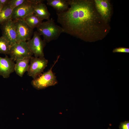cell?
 <instances>
[{
    "instance_id": "8992f818",
    "label": "cell",
    "mask_w": 129,
    "mask_h": 129,
    "mask_svg": "<svg viewBox=\"0 0 129 129\" xmlns=\"http://www.w3.org/2000/svg\"><path fill=\"white\" fill-rule=\"evenodd\" d=\"M28 70L27 75L33 79L40 75L47 66L48 60L44 57H31Z\"/></svg>"
},
{
    "instance_id": "44dd1931",
    "label": "cell",
    "mask_w": 129,
    "mask_h": 129,
    "mask_svg": "<svg viewBox=\"0 0 129 129\" xmlns=\"http://www.w3.org/2000/svg\"><path fill=\"white\" fill-rule=\"evenodd\" d=\"M10 0H0V5L3 7L9 4Z\"/></svg>"
},
{
    "instance_id": "4fadbf2b",
    "label": "cell",
    "mask_w": 129,
    "mask_h": 129,
    "mask_svg": "<svg viewBox=\"0 0 129 129\" xmlns=\"http://www.w3.org/2000/svg\"><path fill=\"white\" fill-rule=\"evenodd\" d=\"M31 58H25L16 61L15 65L14 71L19 76L22 77L24 73L27 71Z\"/></svg>"
},
{
    "instance_id": "5b68a950",
    "label": "cell",
    "mask_w": 129,
    "mask_h": 129,
    "mask_svg": "<svg viewBox=\"0 0 129 129\" xmlns=\"http://www.w3.org/2000/svg\"><path fill=\"white\" fill-rule=\"evenodd\" d=\"M33 34V38L27 42L28 47L35 57H44L43 49L46 43L42 39L37 31L34 32Z\"/></svg>"
},
{
    "instance_id": "30bf717a",
    "label": "cell",
    "mask_w": 129,
    "mask_h": 129,
    "mask_svg": "<svg viewBox=\"0 0 129 129\" xmlns=\"http://www.w3.org/2000/svg\"><path fill=\"white\" fill-rule=\"evenodd\" d=\"M97 11L104 21L109 23L111 17V7L108 0H94Z\"/></svg>"
},
{
    "instance_id": "3957f363",
    "label": "cell",
    "mask_w": 129,
    "mask_h": 129,
    "mask_svg": "<svg viewBox=\"0 0 129 129\" xmlns=\"http://www.w3.org/2000/svg\"><path fill=\"white\" fill-rule=\"evenodd\" d=\"M59 57H58L49 70L32 81L31 83L34 87L37 90L42 89L57 84L58 82L56 77L52 69L58 61Z\"/></svg>"
},
{
    "instance_id": "52a82bcc",
    "label": "cell",
    "mask_w": 129,
    "mask_h": 129,
    "mask_svg": "<svg viewBox=\"0 0 129 129\" xmlns=\"http://www.w3.org/2000/svg\"><path fill=\"white\" fill-rule=\"evenodd\" d=\"M17 33V42H26L31 39L33 29L29 27L22 19L13 20Z\"/></svg>"
},
{
    "instance_id": "603a6c76",
    "label": "cell",
    "mask_w": 129,
    "mask_h": 129,
    "mask_svg": "<svg viewBox=\"0 0 129 129\" xmlns=\"http://www.w3.org/2000/svg\"><path fill=\"white\" fill-rule=\"evenodd\" d=\"M108 129H111L109 128Z\"/></svg>"
},
{
    "instance_id": "ac0fdd59",
    "label": "cell",
    "mask_w": 129,
    "mask_h": 129,
    "mask_svg": "<svg viewBox=\"0 0 129 129\" xmlns=\"http://www.w3.org/2000/svg\"><path fill=\"white\" fill-rule=\"evenodd\" d=\"M27 0H10L9 5L13 10L21 5L27 1Z\"/></svg>"
},
{
    "instance_id": "7402d4cb",
    "label": "cell",
    "mask_w": 129,
    "mask_h": 129,
    "mask_svg": "<svg viewBox=\"0 0 129 129\" xmlns=\"http://www.w3.org/2000/svg\"><path fill=\"white\" fill-rule=\"evenodd\" d=\"M3 7L0 5V12L1 11Z\"/></svg>"
},
{
    "instance_id": "9c48e42d",
    "label": "cell",
    "mask_w": 129,
    "mask_h": 129,
    "mask_svg": "<svg viewBox=\"0 0 129 129\" xmlns=\"http://www.w3.org/2000/svg\"><path fill=\"white\" fill-rule=\"evenodd\" d=\"M35 4L31 0H27L25 3L13 9L12 19H23L27 15L33 13L34 6Z\"/></svg>"
},
{
    "instance_id": "5bb4252c",
    "label": "cell",
    "mask_w": 129,
    "mask_h": 129,
    "mask_svg": "<svg viewBox=\"0 0 129 129\" xmlns=\"http://www.w3.org/2000/svg\"><path fill=\"white\" fill-rule=\"evenodd\" d=\"M47 4L55 9L58 13L65 11L69 7L67 0H47Z\"/></svg>"
},
{
    "instance_id": "7c38bea8",
    "label": "cell",
    "mask_w": 129,
    "mask_h": 129,
    "mask_svg": "<svg viewBox=\"0 0 129 129\" xmlns=\"http://www.w3.org/2000/svg\"><path fill=\"white\" fill-rule=\"evenodd\" d=\"M33 13L40 20H48L50 19V14L46 5L41 2L35 5L34 6Z\"/></svg>"
},
{
    "instance_id": "ba28073f",
    "label": "cell",
    "mask_w": 129,
    "mask_h": 129,
    "mask_svg": "<svg viewBox=\"0 0 129 129\" xmlns=\"http://www.w3.org/2000/svg\"><path fill=\"white\" fill-rule=\"evenodd\" d=\"M2 36L9 42L10 46L17 42V33L14 21L11 19L0 25Z\"/></svg>"
},
{
    "instance_id": "ffe728a7",
    "label": "cell",
    "mask_w": 129,
    "mask_h": 129,
    "mask_svg": "<svg viewBox=\"0 0 129 129\" xmlns=\"http://www.w3.org/2000/svg\"><path fill=\"white\" fill-rule=\"evenodd\" d=\"M120 129H129V121L121 122L119 126Z\"/></svg>"
},
{
    "instance_id": "7a4b0ae2",
    "label": "cell",
    "mask_w": 129,
    "mask_h": 129,
    "mask_svg": "<svg viewBox=\"0 0 129 129\" xmlns=\"http://www.w3.org/2000/svg\"><path fill=\"white\" fill-rule=\"evenodd\" d=\"M37 30L40 35L43 36V40L46 43L57 39L64 32L62 27L56 24L52 18L42 22L37 28Z\"/></svg>"
},
{
    "instance_id": "6da1fadb",
    "label": "cell",
    "mask_w": 129,
    "mask_h": 129,
    "mask_svg": "<svg viewBox=\"0 0 129 129\" xmlns=\"http://www.w3.org/2000/svg\"><path fill=\"white\" fill-rule=\"evenodd\" d=\"M69 7L57 12L64 32L87 42L103 39L110 29L98 12L93 0H67Z\"/></svg>"
},
{
    "instance_id": "2e32d148",
    "label": "cell",
    "mask_w": 129,
    "mask_h": 129,
    "mask_svg": "<svg viewBox=\"0 0 129 129\" xmlns=\"http://www.w3.org/2000/svg\"><path fill=\"white\" fill-rule=\"evenodd\" d=\"M13 9L8 4L4 7L0 12V25L12 19Z\"/></svg>"
},
{
    "instance_id": "277c9868",
    "label": "cell",
    "mask_w": 129,
    "mask_h": 129,
    "mask_svg": "<svg viewBox=\"0 0 129 129\" xmlns=\"http://www.w3.org/2000/svg\"><path fill=\"white\" fill-rule=\"evenodd\" d=\"M9 55L14 62L25 58L30 57L33 54L31 52L27 42H17L10 46Z\"/></svg>"
},
{
    "instance_id": "e0dca14e",
    "label": "cell",
    "mask_w": 129,
    "mask_h": 129,
    "mask_svg": "<svg viewBox=\"0 0 129 129\" xmlns=\"http://www.w3.org/2000/svg\"><path fill=\"white\" fill-rule=\"evenodd\" d=\"M10 46L8 41L2 36L0 37V53L9 54Z\"/></svg>"
},
{
    "instance_id": "8fae6325",
    "label": "cell",
    "mask_w": 129,
    "mask_h": 129,
    "mask_svg": "<svg viewBox=\"0 0 129 129\" xmlns=\"http://www.w3.org/2000/svg\"><path fill=\"white\" fill-rule=\"evenodd\" d=\"M15 64L14 61L7 55L4 58L0 57V75L4 78H9L14 71Z\"/></svg>"
},
{
    "instance_id": "9a60e30c",
    "label": "cell",
    "mask_w": 129,
    "mask_h": 129,
    "mask_svg": "<svg viewBox=\"0 0 129 129\" xmlns=\"http://www.w3.org/2000/svg\"><path fill=\"white\" fill-rule=\"evenodd\" d=\"M27 24L33 29L37 28L42 22L33 13H31L25 16L23 19Z\"/></svg>"
},
{
    "instance_id": "d6986e66",
    "label": "cell",
    "mask_w": 129,
    "mask_h": 129,
    "mask_svg": "<svg viewBox=\"0 0 129 129\" xmlns=\"http://www.w3.org/2000/svg\"><path fill=\"white\" fill-rule=\"evenodd\" d=\"M113 53H129V48L123 47L116 48L113 49Z\"/></svg>"
}]
</instances>
